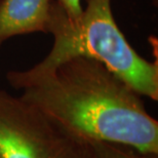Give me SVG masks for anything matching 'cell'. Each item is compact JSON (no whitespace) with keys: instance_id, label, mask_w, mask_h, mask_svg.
Returning <instances> with one entry per match:
<instances>
[{"instance_id":"cell-1","label":"cell","mask_w":158,"mask_h":158,"mask_svg":"<svg viewBox=\"0 0 158 158\" xmlns=\"http://www.w3.org/2000/svg\"><path fill=\"white\" fill-rule=\"evenodd\" d=\"M19 96L74 137L158 155V121L142 96L94 59L75 56L49 70L5 75Z\"/></svg>"},{"instance_id":"cell-2","label":"cell","mask_w":158,"mask_h":158,"mask_svg":"<svg viewBox=\"0 0 158 158\" xmlns=\"http://www.w3.org/2000/svg\"><path fill=\"white\" fill-rule=\"evenodd\" d=\"M85 6L71 19L63 6L50 3L47 33L53 37L50 52L29 70L39 73L66 59L83 56L105 65L142 97L158 100V61L150 62L135 52L119 29L111 0H84Z\"/></svg>"},{"instance_id":"cell-3","label":"cell","mask_w":158,"mask_h":158,"mask_svg":"<svg viewBox=\"0 0 158 158\" xmlns=\"http://www.w3.org/2000/svg\"><path fill=\"white\" fill-rule=\"evenodd\" d=\"M0 158H91L88 143L0 88Z\"/></svg>"},{"instance_id":"cell-4","label":"cell","mask_w":158,"mask_h":158,"mask_svg":"<svg viewBox=\"0 0 158 158\" xmlns=\"http://www.w3.org/2000/svg\"><path fill=\"white\" fill-rule=\"evenodd\" d=\"M52 0H0V47L11 37L47 33Z\"/></svg>"},{"instance_id":"cell-5","label":"cell","mask_w":158,"mask_h":158,"mask_svg":"<svg viewBox=\"0 0 158 158\" xmlns=\"http://www.w3.org/2000/svg\"><path fill=\"white\" fill-rule=\"evenodd\" d=\"M91 158H158L155 154L142 153L132 148L106 142H88Z\"/></svg>"},{"instance_id":"cell-6","label":"cell","mask_w":158,"mask_h":158,"mask_svg":"<svg viewBox=\"0 0 158 158\" xmlns=\"http://www.w3.org/2000/svg\"><path fill=\"white\" fill-rule=\"evenodd\" d=\"M65 9L66 14L71 19H76L82 11V0H56Z\"/></svg>"}]
</instances>
